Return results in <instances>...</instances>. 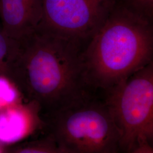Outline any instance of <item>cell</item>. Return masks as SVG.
Listing matches in <instances>:
<instances>
[{"mask_svg": "<svg viewBox=\"0 0 153 153\" xmlns=\"http://www.w3.org/2000/svg\"><path fill=\"white\" fill-rule=\"evenodd\" d=\"M85 46L38 25L21 39L13 40L5 76L27 101L50 115L93 91L85 77Z\"/></svg>", "mask_w": 153, "mask_h": 153, "instance_id": "1", "label": "cell"}, {"mask_svg": "<svg viewBox=\"0 0 153 153\" xmlns=\"http://www.w3.org/2000/svg\"><path fill=\"white\" fill-rule=\"evenodd\" d=\"M88 88L104 93L153 61V22L116 1L84 47Z\"/></svg>", "mask_w": 153, "mask_h": 153, "instance_id": "2", "label": "cell"}, {"mask_svg": "<svg viewBox=\"0 0 153 153\" xmlns=\"http://www.w3.org/2000/svg\"><path fill=\"white\" fill-rule=\"evenodd\" d=\"M97 93L48 115L49 135L68 153H120L119 132Z\"/></svg>", "mask_w": 153, "mask_h": 153, "instance_id": "3", "label": "cell"}, {"mask_svg": "<svg viewBox=\"0 0 153 153\" xmlns=\"http://www.w3.org/2000/svg\"><path fill=\"white\" fill-rule=\"evenodd\" d=\"M103 97L120 138L121 152L129 153L153 139V61L121 81Z\"/></svg>", "mask_w": 153, "mask_h": 153, "instance_id": "4", "label": "cell"}, {"mask_svg": "<svg viewBox=\"0 0 153 153\" xmlns=\"http://www.w3.org/2000/svg\"><path fill=\"white\" fill-rule=\"evenodd\" d=\"M116 0H42L39 26L86 44L104 23Z\"/></svg>", "mask_w": 153, "mask_h": 153, "instance_id": "5", "label": "cell"}, {"mask_svg": "<svg viewBox=\"0 0 153 153\" xmlns=\"http://www.w3.org/2000/svg\"><path fill=\"white\" fill-rule=\"evenodd\" d=\"M38 104L27 101L0 111V144H16L33 135L44 126Z\"/></svg>", "mask_w": 153, "mask_h": 153, "instance_id": "6", "label": "cell"}, {"mask_svg": "<svg viewBox=\"0 0 153 153\" xmlns=\"http://www.w3.org/2000/svg\"><path fill=\"white\" fill-rule=\"evenodd\" d=\"M0 19L4 33L14 40L38 26L25 0H0Z\"/></svg>", "mask_w": 153, "mask_h": 153, "instance_id": "7", "label": "cell"}, {"mask_svg": "<svg viewBox=\"0 0 153 153\" xmlns=\"http://www.w3.org/2000/svg\"><path fill=\"white\" fill-rule=\"evenodd\" d=\"M8 153H68L49 136L9 150Z\"/></svg>", "mask_w": 153, "mask_h": 153, "instance_id": "8", "label": "cell"}, {"mask_svg": "<svg viewBox=\"0 0 153 153\" xmlns=\"http://www.w3.org/2000/svg\"><path fill=\"white\" fill-rule=\"evenodd\" d=\"M23 96L16 84L7 76H0V111L23 102Z\"/></svg>", "mask_w": 153, "mask_h": 153, "instance_id": "9", "label": "cell"}, {"mask_svg": "<svg viewBox=\"0 0 153 153\" xmlns=\"http://www.w3.org/2000/svg\"><path fill=\"white\" fill-rule=\"evenodd\" d=\"M127 9L153 22V0H116Z\"/></svg>", "mask_w": 153, "mask_h": 153, "instance_id": "10", "label": "cell"}, {"mask_svg": "<svg viewBox=\"0 0 153 153\" xmlns=\"http://www.w3.org/2000/svg\"><path fill=\"white\" fill-rule=\"evenodd\" d=\"M12 39L8 38L0 25V76H5L7 59L11 49Z\"/></svg>", "mask_w": 153, "mask_h": 153, "instance_id": "11", "label": "cell"}, {"mask_svg": "<svg viewBox=\"0 0 153 153\" xmlns=\"http://www.w3.org/2000/svg\"><path fill=\"white\" fill-rule=\"evenodd\" d=\"M129 153H153V146L150 143H143L138 145Z\"/></svg>", "mask_w": 153, "mask_h": 153, "instance_id": "12", "label": "cell"}, {"mask_svg": "<svg viewBox=\"0 0 153 153\" xmlns=\"http://www.w3.org/2000/svg\"><path fill=\"white\" fill-rule=\"evenodd\" d=\"M0 153H8V149H6L5 146L0 144Z\"/></svg>", "mask_w": 153, "mask_h": 153, "instance_id": "13", "label": "cell"}]
</instances>
